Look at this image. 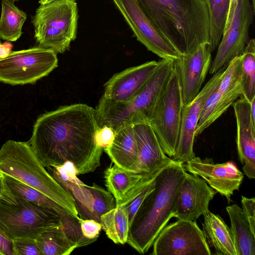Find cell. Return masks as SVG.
<instances>
[{
  "instance_id": "12",
  "label": "cell",
  "mask_w": 255,
  "mask_h": 255,
  "mask_svg": "<svg viewBox=\"0 0 255 255\" xmlns=\"http://www.w3.org/2000/svg\"><path fill=\"white\" fill-rule=\"evenodd\" d=\"M241 57L232 60L224 69L220 82L205 100L198 123L208 128L242 95Z\"/></svg>"
},
{
  "instance_id": "30",
  "label": "cell",
  "mask_w": 255,
  "mask_h": 255,
  "mask_svg": "<svg viewBox=\"0 0 255 255\" xmlns=\"http://www.w3.org/2000/svg\"><path fill=\"white\" fill-rule=\"evenodd\" d=\"M241 57L243 92L241 95L249 102L255 98V40H250Z\"/></svg>"
},
{
  "instance_id": "3",
  "label": "cell",
  "mask_w": 255,
  "mask_h": 255,
  "mask_svg": "<svg viewBox=\"0 0 255 255\" xmlns=\"http://www.w3.org/2000/svg\"><path fill=\"white\" fill-rule=\"evenodd\" d=\"M186 171L182 162L172 160L156 176L154 189L142 202L129 228L127 243L139 254L148 252L174 217L176 194Z\"/></svg>"
},
{
  "instance_id": "8",
  "label": "cell",
  "mask_w": 255,
  "mask_h": 255,
  "mask_svg": "<svg viewBox=\"0 0 255 255\" xmlns=\"http://www.w3.org/2000/svg\"><path fill=\"white\" fill-rule=\"evenodd\" d=\"M183 107L177 69L174 67L168 82L157 100L149 119L164 153L172 158L178 143Z\"/></svg>"
},
{
  "instance_id": "38",
  "label": "cell",
  "mask_w": 255,
  "mask_h": 255,
  "mask_svg": "<svg viewBox=\"0 0 255 255\" xmlns=\"http://www.w3.org/2000/svg\"><path fill=\"white\" fill-rule=\"evenodd\" d=\"M238 4V0H230L229 9L226 24L225 27V30L227 29L229 24H230L232 19L234 15L237 6ZM224 33V32H223Z\"/></svg>"
},
{
  "instance_id": "1",
  "label": "cell",
  "mask_w": 255,
  "mask_h": 255,
  "mask_svg": "<svg viewBox=\"0 0 255 255\" xmlns=\"http://www.w3.org/2000/svg\"><path fill=\"white\" fill-rule=\"evenodd\" d=\"M95 109L83 104L63 106L38 117L28 143L45 167L69 161L78 175L100 165L104 150L95 141L99 128Z\"/></svg>"
},
{
  "instance_id": "31",
  "label": "cell",
  "mask_w": 255,
  "mask_h": 255,
  "mask_svg": "<svg viewBox=\"0 0 255 255\" xmlns=\"http://www.w3.org/2000/svg\"><path fill=\"white\" fill-rule=\"evenodd\" d=\"M12 244L15 255H41L34 239L18 238Z\"/></svg>"
},
{
  "instance_id": "33",
  "label": "cell",
  "mask_w": 255,
  "mask_h": 255,
  "mask_svg": "<svg viewBox=\"0 0 255 255\" xmlns=\"http://www.w3.org/2000/svg\"><path fill=\"white\" fill-rule=\"evenodd\" d=\"M79 222L84 237L94 242L96 241L102 229V224L94 220L83 219L80 217Z\"/></svg>"
},
{
  "instance_id": "18",
  "label": "cell",
  "mask_w": 255,
  "mask_h": 255,
  "mask_svg": "<svg viewBox=\"0 0 255 255\" xmlns=\"http://www.w3.org/2000/svg\"><path fill=\"white\" fill-rule=\"evenodd\" d=\"M158 64L150 61L114 75L105 84L102 97L118 103H127L142 90Z\"/></svg>"
},
{
  "instance_id": "10",
  "label": "cell",
  "mask_w": 255,
  "mask_h": 255,
  "mask_svg": "<svg viewBox=\"0 0 255 255\" xmlns=\"http://www.w3.org/2000/svg\"><path fill=\"white\" fill-rule=\"evenodd\" d=\"M153 255H211L196 221L178 220L166 225L155 239Z\"/></svg>"
},
{
  "instance_id": "17",
  "label": "cell",
  "mask_w": 255,
  "mask_h": 255,
  "mask_svg": "<svg viewBox=\"0 0 255 255\" xmlns=\"http://www.w3.org/2000/svg\"><path fill=\"white\" fill-rule=\"evenodd\" d=\"M225 69L213 74L196 98L189 105L183 107L178 143L175 154L171 158L173 161L184 163L195 156L193 151L195 130L202 106L208 96L220 82Z\"/></svg>"
},
{
  "instance_id": "41",
  "label": "cell",
  "mask_w": 255,
  "mask_h": 255,
  "mask_svg": "<svg viewBox=\"0 0 255 255\" xmlns=\"http://www.w3.org/2000/svg\"><path fill=\"white\" fill-rule=\"evenodd\" d=\"M1 45V42H0V46Z\"/></svg>"
},
{
  "instance_id": "23",
  "label": "cell",
  "mask_w": 255,
  "mask_h": 255,
  "mask_svg": "<svg viewBox=\"0 0 255 255\" xmlns=\"http://www.w3.org/2000/svg\"><path fill=\"white\" fill-rule=\"evenodd\" d=\"M203 233L209 246L219 255H237L230 229L222 217L208 211L203 215Z\"/></svg>"
},
{
  "instance_id": "9",
  "label": "cell",
  "mask_w": 255,
  "mask_h": 255,
  "mask_svg": "<svg viewBox=\"0 0 255 255\" xmlns=\"http://www.w3.org/2000/svg\"><path fill=\"white\" fill-rule=\"evenodd\" d=\"M57 53L40 46L13 51L0 57V82L12 85L35 83L58 66Z\"/></svg>"
},
{
  "instance_id": "34",
  "label": "cell",
  "mask_w": 255,
  "mask_h": 255,
  "mask_svg": "<svg viewBox=\"0 0 255 255\" xmlns=\"http://www.w3.org/2000/svg\"><path fill=\"white\" fill-rule=\"evenodd\" d=\"M116 132L111 127L104 126L99 128L95 133V141L97 145L103 150L113 142Z\"/></svg>"
},
{
  "instance_id": "39",
  "label": "cell",
  "mask_w": 255,
  "mask_h": 255,
  "mask_svg": "<svg viewBox=\"0 0 255 255\" xmlns=\"http://www.w3.org/2000/svg\"><path fill=\"white\" fill-rule=\"evenodd\" d=\"M55 0H39V3L40 4H44Z\"/></svg>"
},
{
  "instance_id": "15",
  "label": "cell",
  "mask_w": 255,
  "mask_h": 255,
  "mask_svg": "<svg viewBox=\"0 0 255 255\" xmlns=\"http://www.w3.org/2000/svg\"><path fill=\"white\" fill-rule=\"evenodd\" d=\"M212 52L210 44L206 43L195 51L181 55L174 60L183 106L189 105L200 92L211 66Z\"/></svg>"
},
{
  "instance_id": "28",
  "label": "cell",
  "mask_w": 255,
  "mask_h": 255,
  "mask_svg": "<svg viewBox=\"0 0 255 255\" xmlns=\"http://www.w3.org/2000/svg\"><path fill=\"white\" fill-rule=\"evenodd\" d=\"M6 183L11 192L33 204L57 213L61 219L69 214L63 207L39 191L9 176H5Z\"/></svg>"
},
{
  "instance_id": "7",
  "label": "cell",
  "mask_w": 255,
  "mask_h": 255,
  "mask_svg": "<svg viewBox=\"0 0 255 255\" xmlns=\"http://www.w3.org/2000/svg\"><path fill=\"white\" fill-rule=\"evenodd\" d=\"M14 196L15 203L0 201V230L9 240L36 239L45 231L62 224L53 211Z\"/></svg>"
},
{
  "instance_id": "14",
  "label": "cell",
  "mask_w": 255,
  "mask_h": 255,
  "mask_svg": "<svg viewBox=\"0 0 255 255\" xmlns=\"http://www.w3.org/2000/svg\"><path fill=\"white\" fill-rule=\"evenodd\" d=\"M184 164L186 171L201 177L217 193L232 202L234 192L238 190L244 174L232 161L215 163L212 159L195 156Z\"/></svg>"
},
{
  "instance_id": "24",
  "label": "cell",
  "mask_w": 255,
  "mask_h": 255,
  "mask_svg": "<svg viewBox=\"0 0 255 255\" xmlns=\"http://www.w3.org/2000/svg\"><path fill=\"white\" fill-rule=\"evenodd\" d=\"M226 210L237 255H255V233L244 210L236 204L227 206Z\"/></svg>"
},
{
  "instance_id": "25",
  "label": "cell",
  "mask_w": 255,
  "mask_h": 255,
  "mask_svg": "<svg viewBox=\"0 0 255 255\" xmlns=\"http://www.w3.org/2000/svg\"><path fill=\"white\" fill-rule=\"evenodd\" d=\"M35 240L41 255H69L78 248L62 224L45 231Z\"/></svg>"
},
{
  "instance_id": "4",
  "label": "cell",
  "mask_w": 255,
  "mask_h": 255,
  "mask_svg": "<svg viewBox=\"0 0 255 255\" xmlns=\"http://www.w3.org/2000/svg\"><path fill=\"white\" fill-rule=\"evenodd\" d=\"M0 173L39 191L79 218L72 196L46 170L28 142L8 140L2 145Z\"/></svg>"
},
{
  "instance_id": "22",
  "label": "cell",
  "mask_w": 255,
  "mask_h": 255,
  "mask_svg": "<svg viewBox=\"0 0 255 255\" xmlns=\"http://www.w3.org/2000/svg\"><path fill=\"white\" fill-rule=\"evenodd\" d=\"M104 150L119 167L136 172L138 150L133 126L120 128L112 144Z\"/></svg>"
},
{
  "instance_id": "37",
  "label": "cell",
  "mask_w": 255,
  "mask_h": 255,
  "mask_svg": "<svg viewBox=\"0 0 255 255\" xmlns=\"http://www.w3.org/2000/svg\"><path fill=\"white\" fill-rule=\"evenodd\" d=\"M0 255H15L12 241L0 230Z\"/></svg>"
},
{
  "instance_id": "27",
  "label": "cell",
  "mask_w": 255,
  "mask_h": 255,
  "mask_svg": "<svg viewBox=\"0 0 255 255\" xmlns=\"http://www.w3.org/2000/svg\"><path fill=\"white\" fill-rule=\"evenodd\" d=\"M102 229L114 243L124 245L127 242L129 225L127 206H116L101 217Z\"/></svg>"
},
{
  "instance_id": "40",
  "label": "cell",
  "mask_w": 255,
  "mask_h": 255,
  "mask_svg": "<svg viewBox=\"0 0 255 255\" xmlns=\"http://www.w3.org/2000/svg\"><path fill=\"white\" fill-rule=\"evenodd\" d=\"M13 0V1H17V0Z\"/></svg>"
},
{
  "instance_id": "2",
  "label": "cell",
  "mask_w": 255,
  "mask_h": 255,
  "mask_svg": "<svg viewBox=\"0 0 255 255\" xmlns=\"http://www.w3.org/2000/svg\"><path fill=\"white\" fill-rule=\"evenodd\" d=\"M159 33L181 55L210 44V21L203 0H137Z\"/></svg>"
},
{
  "instance_id": "36",
  "label": "cell",
  "mask_w": 255,
  "mask_h": 255,
  "mask_svg": "<svg viewBox=\"0 0 255 255\" xmlns=\"http://www.w3.org/2000/svg\"><path fill=\"white\" fill-rule=\"evenodd\" d=\"M0 201L9 203H15L16 199L14 195L7 187L5 176L0 173Z\"/></svg>"
},
{
  "instance_id": "5",
  "label": "cell",
  "mask_w": 255,
  "mask_h": 255,
  "mask_svg": "<svg viewBox=\"0 0 255 255\" xmlns=\"http://www.w3.org/2000/svg\"><path fill=\"white\" fill-rule=\"evenodd\" d=\"M174 60L161 59L141 92L127 103H118L102 96L95 109L99 128L107 126L116 132L120 128L140 124H148L159 96L166 86Z\"/></svg>"
},
{
  "instance_id": "32",
  "label": "cell",
  "mask_w": 255,
  "mask_h": 255,
  "mask_svg": "<svg viewBox=\"0 0 255 255\" xmlns=\"http://www.w3.org/2000/svg\"><path fill=\"white\" fill-rule=\"evenodd\" d=\"M154 180L155 179L139 193L129 203L126 205L128 209L129 226L142 202L146 197L154 189Z\"/></svg>"
},
{
  "instance_id": "11",
  "label": "cell",
  "mask_w": 255,
  "mask_h": 255,
  "mask_svg": "<svg viewBox=\"0 0 255 255\" xmlns=\"http://www.w3.org/2000/svg\"><path fill=\"white\" fill-rule=\"evenodd\" d=\"M255 10L250 0H238L232 21L224 31L209 73L214 74L244 52L248 42L249 33Z\"/></svg>"
},
{
  "instance_id": "16",
  "label": "cell",
  "mask_w": 255,
  "mask_h": 255,
  "mask_svg": "<svg viewBox=\"0 0 255 255\" xmlns=\"http://www.w3.org/2000/svg\"><path fill=\"white\" fill-rule=\"evenodd\" d=\"M216 193L202 178L185 172L176 194L174 217L196 221L209 211V203Z\"/></svg>"
},
{
  "instance_id": "19",
  "label": "cell",
  "mask_w": 255,
  "mask_h": 255,
  "mask_svg": "<svg viewBox=\"0 0 255 255\" xmlns=\"http://www.w3.org/2000/svg\"><path fill=\"white\" fill-rule=\"evenodd\" d=\"M232 104L237 123V146L244 173L250 179L255 178V123L251 112V103L244 97Z\"/></svg>"
},
{
  "instance_id": "29",
  "label": "cell",
  "mask_w": 255,
  "mask_h": 255,
  "mask_svg": "<svg viewBox=\"0 0 255 255\" xmlns=\"http://www.w3.org/2000/svg\"><path fill=\"white\" fill-rule=\"evenodd\" d=\"M207 6L210 21V45L212 51L221 41L226 24L230 0H203Z\"/></svg>"
},
{
  "instance_id": "20",
  "label": "cell",
  "mask_w": 255,
  "mask_h": 255,
  "mask_svg": "<svg viewBox=\"0 0 255 255\" xmlns=\"http://www.w3.org/2000/svg\"><path fill=\"white\" fill-rule=\"evenodd\" d=\"M162 169L141 174L123 169L115 164L108 167L105 171L104 178L108 191L116 200V206L129 203L155 179Z\"/></svg>"
},
{
  "instance_id": "6",
  "label": "cell",
  "mask_w": 255,
  "mask_h": 255,
  "mask_svg": "<svg viewBox=\"0 0 255 255\" xmlns=\"http://www.w3.org/2000/svg\"><path fill=\"white\" fill-rule=\"evenodd\" d=\"M78 19L75 0H56L40 4L32 17L38 46L57 54L68 50L77 36Z\"/></svg>"
},
{
  "instance_id": "26",
  "label": "cell",
  "mask_w": 255,
  "mask_h": 255,
  "mask_svg": "<svg viewBox=\"0 0 255 255\" xmlns=\"http://www.w3.org/2000/svg\"><path fill=\"white\" fill-rule=\"evenodd\" d=\"M1 5L0 38L15 41L21 35L27 15L15 5L14 1L1 0Z\"/></svg>"
},
{
  "instance_id": "35",
  "label": "cell",
  "mask_w": 255,
  "mask_h": 255,
  "mask_svg": "<svg viewBox=\"0 0 255 255\" xmlns=\"http://www.w3.org/2000/svg\"><path fill=\"white\" fill-rule=\"evenodd\" d=\"M241 203L250 226L255 231V198H247L242 196Z\"/></svg>"
},
{
  "instance_id": "21",
  "label": "cell",
  "mask_w": 255,
  "mask_h": 255,
  "mask_svg": "<svg viewBox=\"0 0 255 255\" xmlns=\"http://www.w3.org/2000/svg\"><path fill=\"white\" fill-rule=\"evenodd\" d=\"M137 141L138 158L136 172L150 173L160 170L172 160L163 151L151 127L148 124L133 126Z\"/></svg>"
},
{
  "instance_id": "13",
  "label": "cell",
  "mask_w": 255,
  "mask_h": 255,
  "mask_svg": "<svg viewBox=\"0 0 255 255\" xmlns=\"http://www.w3.org/2000/svg\"><path fill=\"white\" fill-rule=\"evenodd\" d=\"M138 41L161 59L175 60L180 55L159 33L137 0H113Z\"/></svg>"
}]
</instances>
